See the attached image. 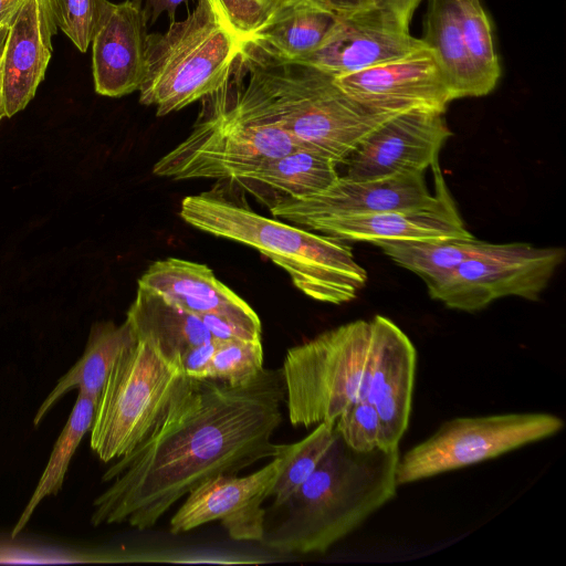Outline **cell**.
<instances>
[{
	"instance_id": "34",
	"label": "cell",
	"mask_w": 566,
	"mask_h": 566,
	"mask_svg": "<svg viewBox=\"0 0 566 566\" xmlns=\"http://www.w3.org/2000/svg\"><path fill=\"white\" fill-rule=\"evenodd\" d=\"M199 317L216 340L261 339V322H249L221 314H205Z\"/></svg>"
},
{
	"instance_id": "15",
	"label": "cell",
	"mask_w": 566,
	"mask_h": 566,
	"mask_svg": "<svg viewBox=\"0 0 566 566\" xmlns=\"http://www.w3.org/2000/svg\"><path fill=\"white\" fill-rule=\"evenodd\" d=\"M349 96L371 108L401 113L422 108L444 113L455 94L426 48L399 60L333 77Z\"/></svg>"
},
{
	"instance_id": "9",
	"label": "cell",
	"mask_w": 566,
	"mask_h": 566,
	"mask_svg": "<svg viewBox=\"0 0 566 566\" xmlns=\"http://www.w3.org/2000/svg\"><path fill=\"white\" fill-rule=\"evenodd\" d=\"M564 420L547 412H510L458 417L443 422L429 438L399 455L398 485L480 463L553 437Z\"/></svg>"
},
{
	"instance_id": "26",
	"label": "cell",
	"mask_w": 566,
	"mask_h": 566,
	"mask_svg": "<svg viewBox=\"0 0 566 566\" xmlns=\"http://www.w3.org/2000/svg\"><path fill=\"white\" fill-rule=\"evenodd\" d=\"M96 405L92 397L78 391L74 407L54 443L35 490L11 531L12 539L27 526L40 502L48 496L56 495L62 489L71 459L83 437L92 428Z\"/></svg>"
},
{
	"instance_id": "20",
	"label": "cell",
	"mask_w": 566,
	"mask_h": 566,
	"mask_svg": "<svg viewBox=\"0 0 566 566\" xmlns=\"http://www.w3.org/2000/svg\"><path fill=\"white\" fill-rule=\"evenodd\" d=\"M327 0H277L265 22L242 44V54L294 62L317 49L338 19Z\"/></svg>"
},
{
	"instance_id": "28",
	"label": "cell",
	"mask_w": 566,
	"mask_h": 566,
	"mask_svg": "<svg viewBox=\"0 0 566 566\" xmlns=\"http://www.w3.org/2000/svg\"><path fill=\"white\" fill-rule=\"evenodd\" d=\"M335 436V423L321 422L297 442L275 444L274 457H279L282 463L270 493L273 497L272 509L281 506L314 472Z\"/></svg>"
},
{
	"instance_id": "33",
	"label": "cell",
	"mask_w": 566,
	"mask_h": 566,
	"mask_svg": "<svg viewBox=\"0 0 566 566\" xmlns=\"http://www.w3.org/2000/svg\"><path fill=\"white\" fill-rule=\"evenodd\" d=\"M226 21L243 42L268 19L277 0H216Z\"/></svg>"
},
{
	"instance_id": "21",
	"label": "cell",
	"mask_w": 566,
	"mask_h": 566,
	"mask_svg": "<svg viewBox=\"0 0 566 566\" xmlns=\"http://www.w3.org/2000/svg\"><path fill=\"white\" fill-rule=\"evenodd\" d=\"M138 286L154 291L197 316L221 314L261 322L254 310L220 282L205 264L167 258L155 261L138 280Z\"/></svg>"
},
{
	"instance_id": "23",
	"label": "cell",
	"mask_w": 566,
	"mask_h": 566,
	"mask_svg": "<svg viewBox=\"0 0 566 566\" xmlns=\"http://www.w3.org/2000/svg\"><path fill=\"white\" fill-rule=\"evenodd\" d=\"M126 321L137 340L154 344L172 361L180 363L187 348L213 339L199 316L143 286L137 289Z\"/></svg>"
},
{
	"instance_id": "27",
	"label": "cell",
	"mask_w": 566,
	"mask_h": 566,
	"mask_svg": "<svg viewBox=\"0 0 566 566\" xmlns=\"http://www.w3.org/2000/svg\"><path fill=\"white\" fill-rule=\"evenodd\" d=\"M488 242L473 239L382 241L375 245L399 266L417 274L427 284L434 282L463 261L481 252Z\"/></svg>"
},
{
	"instance_id": "25",
	"label": "cell",
	"mask_w": 566,
	"mask_h": 566,
	"mask_svg": "<svg viewBox=\"0 0 566 566\" xmlns=\"http://www.w3.org/2000/svg\"><path fill=\"white\" fill-rule=\"evenodd\" d=\"M421 40L434 55L457 99L492 92L469 55L453 0H428Z\"/></svg>"
},
{
	"instance_id": "16",
	"label": "cell",
	"mask_w": 566,
	"mask_h": 566,
	"mask_svg": "<svg viewBox=\"0 0 566 566\" xmlns=\"http://www.w3.org/2000/svg\"><path fill=\"white\" fill-rule=\"evenodd\" d=\"M434 174L433 199L422 206L373 214L322 220L306 229L342 241H426L473 239L444 181L439 164Z\"/></svg>"
},
{
	"instance_id": "32",
	"label": "cell",
	"mask_w": 566,
	"mask_h": 566,
	"mask_svg": "<svg viewBox=\"0 0 566 566\" xmlns=\"http://www.w3.org/2000/svg\"><path fill=\"white\" fill-rule=\"evenodd\" d=\"M335 429L345 444L357 452H370L380 446L379 417L367 400L348 407L336 420Z\"/></svg>"
},
{
	"instance_id": "39",
	"label": "cell",
	"mask_w": 566,
	"mask_h": 566,
	"mask_svg": "<svg viewBox=\"0 0 566 566\" xmlns=\"http://www.w3.org/2000/svg\"><path fill=\"white\" fill-rule=\"evenodd\" d=\"M25 0H0V27L9 23Z\"/></svg>"
},
{
	"instance_id": "19",
	"label": "cell",
	"mask_w": 566,
	"mask_h": 566,
	"mask_svg": "<svg viewBox=\"0 0 566 566\" xmlns=\"http://www.w3.org/2000/svg\"><path fill=\"white\" fill-rule=\"evenodd\" d=\"M57 32L48 0H25L8 23L2 61L6 117L34 97L52 56Z\"/></svg>"
},
{
	"instance_id": "42",
	"label": "cell",
	"mask_w": 566,
	"mask_h": 566,
	"mask_svg": "<svg viewBox=\"0 0 566 566\" xmlns=\"http://www.w3.org/2000/svg\"><path fill=\"white\" fill-rule=\"evenodd\" d=\"M328 1V0H327Z\"/></svg>"
},
{
	"instance_id": "5",
	"label": "cell",
	"mask_w": 566,
	"mask_h": 566,
	"mask_svg": "<svg viewBox=\"0 0 566 566\" xmlns=\"http://www.w3.org/2000/svg\"><path fill=\"white\" fill-rule=\"evenodd\" d=\"M242 42L216 0H200L185 20L148 34L139 102L157 116L180 111L222 90Z\"/></svg>"
},
{
	"instance_id": "40",
	"label": "cell",
	"mask_w": 566,
	"mask_h": 566,
	"mask_svg": "<svg viewBox=\"0 0 566 566\" xmlns=\"http://www.w3.org/2000/svg\"><path fill=\"white\" fill-rule=\"evenodd\" d=\"M7 30H8V24L0 31V120L2 117H6L3 92H2V61H3V54H4Z\"/></svg>"
},
{
	"instance_id": "17",
	"label": "cell",
	"mask_w": 566,
	"mask_h": 566,
	"mask_svg": "<svg viewBox=\"0 0 566 566\" xmlns=\"http://www.w3.org/2000/svg\"><path fill=\"white\" fill-rule=\"evenodd\" d=\"M371 321V370L366 400L380 421V446L399 449L412 407L417 352L407 334L390 318L375 315Z\"/></svg>"
},
{
	"instance_id": "22",
	"label": "cell",
	"mask_w": 566,
	"mask_h": 566,
	"mask_svg": "<svg viewBox=\"0 0 566 566\" xmlns=\"http://www.w3.org/2000/svg\"><path fill=\"white\" fill-rule=\"evenodd\" d=\"M336 167L337 164L326 156L296 148L231 181L271 209L326 189L339 177Z\"/></svg>"
},
{
	"instance_id": "24",
	"label": "cell",
	"mask_w": 566,
	"mask_h": 566,
	"mask_svg": "<svg viewBox=\"0 0 566 566\" xmlns=\"http://www.w3.org/2000/svg\"><path fill=\"white\" fill-rule=\"evenodd\" d=\"M136 340L126 319L120 325L111 321L93 324L83 355L43 400L34 416V426L38 427L51 408L73 389L86 394L97 402L115 360Z\"/></svg>"
},
{
	"instance_id": "4",
	"label": "cell",
	"mask_w": 566,
	"mask_h": 566,
	"mask_svg": "<svg viewBox=\"0 0 566 566\" xmlns=\"http://www.w3.org/2000/svg\"><path fill=\"white\" fill-rule=\"evenodd\" d=\"M179 214L208 234L256 249L315 301L336 305L350 302L367 282L366 270L342 240L261 216L220 196H187Z\"/></svg>"
},
{
	"instance_id": "1",
	"label": "cell",
	"mask_w": 566,
	"mask_h": 566,
	"mask_svg": "<svg viewBox=\"0 0 566 566\" xmlns=\"http://www.w3.org/2000/svg\"><path fill=\"white\" fill-rule=\"evenodd\" d=\"M284 399L281 369L241 386L187 377L149 434L103 474L113 482L93 502L91 524L147 530L207 480L274 458Z\"/></svg>"
},
{
	"instance_id": "38",
	"label": "cell",
	"mask_w": 566,
	"mask_h": 566,
	"mask_svg": "<svg viewBox=\"0 0 566 566\" xmlns=\"http://www.w3.org/2000/svg\"><path fill=\"white\" fill-rule=\"evenodd\" d=\"M377 0H328L338 12H350L376 4Z\"/></svg>"
},
{
	"instance_id": "13",
	"label": "cell",
	"mask_w": 566,
	"mask_h": 566,
	"mask_svg": "<svg viewBox=\"0 0 566 566\" xmlns=\"http://www.w3.org/2000/svg\"><path fill=\"white\" fill-rule=\"evenodd\" d=\"M281 463L274 457L248 475L219 474L201 483L171 517L170 533H185L219 520L231 539L260 542L266 517L262 504L270 497Z\"/></svg>"
},
{
	"instance_id": "36",
	"label": "cell",
	"mask_w": 566,
	"mask_h": 566,
	"mask_svg": "<svg viewBox=\"0 0 566 566\" xmlns=\"http://www.w3.org/2000/svg\"><path fill=\"white\" fill-rule=\"evenodd\" d=\"M422 0H377L379 4L391 11L405 25L409 27L412 15Z\"/></svg>"
},
{
	"instance_id": "8",
	"label": "cell",
	"mask_w": 566,
	"mask_h": 566,
	"mask_svg": "<svg viewBox=\"0 0 566 566\" xmlns=\"http://www.w3.org/2000/svg\"><path fill=\"white\" fill-rule=\"evenodd\" d=\"M300 148L279 125L220 101L191 133L153 167L172 180L233 179Z\"/></svg>"
},
{
	"instance_id": "6",
	"label": "cell",
	"mask_w": 566,
	"mask_h": 566,
	"mask_svg": "<svg viewBox=\"0 0 566 566\" xmlns=\"http://www.w3.org/2000/svg\"><path fill=\"white\" fill-rule=\"evenodd\" d=\"M281 370L293 426L335 423L348 407L366 400L371 321L356 319L289 348Z\"/></svg>"
},
{
	"instance_id": "11",
	"label": "cell",
	"mask_w": 566,
	"mask_h": 566,
	"mask_svg": "<svg viewBox=\"0 0 566 566\" xmlns=\"http://www.w3.org/2000/svg\"><path fill=\"white\" fill-rule=\"evenodd\" d=\"M428 48L391 11L374 4L339 12L321 45L290 63L318 70L332 77L356 73L399 60Z\"/></svg>"
},
{
	"instance_id": "29",
	"label": "cell",
	"mask_w": 566,
	"mask_h": 566,
	"mask_svg": "<svg viewBox=\"0 0 566 566\" xmlns=\"http://www.w3.org/2000/svg\"><path fill=\"white\" fill-rule=\"evenodd\" d=\"M469 55L493 91L501 77L491 20L480 0H453Z\"/></svg>"
},
{
	"instance_id": "3",
	"label": "cell",
	"mask_w": 566,
	"mask_h": 566,
	"mask_svg": "<svg viewBox=\"0 0 566 566\" xmlns=\"http://www.w3.org/2000/svg\"><path fill=\"white\" fill-rule=\"evenodd\" d=\"M249 82L233 102L282 127L300 148L344 164L360 142L398 113L381 112L346 94L313 67L241 53Z\"/></svg>"
},
{
	"instance_id": "10",
	"label": "cell",
	"mask_w": 566,
	"mask_h": 566,
	"mask_svg": "<svg viewBox=\"0 0 566 566\" xmlns=\"http://www.w3.org/2000/svg\"><path fill=\"white\" fill-rule=\"evenodd\" d=\"M565 258L562 247L488 242L481 252L427 289L431 298L447 307L470 313L509 296L537 301Z\"/></svg>"
},
{
	"instance_id": "2",
	"label": "cell",
	"mask_w": 566,
	"mask_h": 566,
	"mask_svg": "<svg viewBox=\"0 0 566 566\" xmlns=\"http://www.w3.org/2000/svg\"><path fill=\"white\" fill-rule=\"evenodd\" d=\"M336 430V429H335ZM399 449L357 452L335 439L314 472L264 525L260 541L282 554H324L391 501Z\"/></svg>"
},
{
	"instance_id": "18",
	"label": "cell",
	"mask_w": 566,
	"mask_h": 566,
	"mask_svg": "<svg viewBox=\"0 0 566 566\" xmlns=\"http://www.w3.org/2000/svg\"><path fill=\"white\" fill-rule=\"evenodd\" d=\"M147 19L140 0H99L91 42L96 93L120 97L139 90L145 70Z\"/></svg>"
},
{
	"instance_id": "30",
	"label": "cell",
	"mask_w": 566,
	"mask_h": 566,
	"mask_svg": "<svg viewBox=\"0 0 566 566\" xmlns=\"http://www.w3.org/2000/svg\"><path fill=\"white\" fill-rule=\"evenodd\" d=\"M263 369L262 340H217L210 379L230 386L252 381Z\"/></svg>"
},
{
	"instance_id": "7",
	"label": "cell",
	"mask_w": 566,
	"mask_h": 566,
	"mask_svg": "<svg viewBox=\"0 0 566 566\" xmlns=\"http://www.w3.org/2000/svg\"><path fill=\"white\" fill-rule=\"evenodd\" d=\"M180 363L147 340H136L115 360L98 398L91 448L103 462L134 450L151 431L185 382Z\"/></svg>"
},
{
	"instance_id": "35",
	"label": "cell",
	"mask_w": 566,
	"mask_h": 566,
	"mask_svg": "<svg viewBox=\"0 0 566 566\" xmlns=\"http://www.w3.org/2000/svg\"><path fill=\"white\" fill-rule=\"evenodd\" d=\"M216 348V339L187 348L180 357L185 375L193 379H210L211 359Z\"/></svg>"
},
{
	"instance_id": "31",
	"label": "cell",
	"mask_w": 566,
	"mask_h": 566,
	"mask_svg": "<svg viewBox=\"0 0 566 566\" xmlns=\"http://www.w3.org/2000/svg\"><path fill=\"white\" fill-rule=\"evenodd\" d=\"M57 29L81 51L92 42L99 0H48Z\"/></svg>"
},
{
	"instance_id": "14",
	"label": "cell",
	"mask_w": 566,
	"mask_h": 566,
	"mask_svg": "<svg viewBox=\"0 0 566 566\" xmlns=\"http://www.w3.org/2000/svg\"><path fill=\"white\" fill-rule=\"evenodd\" d=\"M432 199L433 193L428 189L424 172L370 180L339 176L326 189L281 202L270 211L275 218L306 229L316 221L417 207Z\"/></svg>"
},
{
	"instance_id": "37",
	"label": "cell",
	"mask_w": 566,
	"mask_h": 566,
	"mask_svg": "<svg viewBox=\"0 0 566 566\" xmlns=\"http://www.w3.org/2000/svg\"><path fill=\"white\" fill-rule=\"evenodd\" d=\"M154 23L161 13L166 12L171 22L175 21V14L178 6L186 0H146Z\"/></svg>"
},
{
	"instance_id": "41",
	"label": "cell",
	"mask_w": 566,
	"mask_h": 566,
	"mask_svg": "<svg viewBox=\"0 0 566 566\" xmlns=\"http://www.w3.org/2000/svg\"><path fill=\"white\" fill-rule=\"evenodd\" d=\"M6 25H7V24H6ZM6 25L0 27V31H1Z\"/></svg>"
},
{
	"instance_id": "12",
	"label": "cell",
	"mask_w": 566,
	"mask_h": 566,
	"mask_svg": "<svg viewBox=\"0 0 566 566\" xmlns=\"http://www.w3.org/2000/svg\"><path fill=\"white\" fill-rule=\"evenodd\" d=\"M444 113L416 108L398 113L370 132L345 160L346 177L381 179L424 172L450 138Z\"/></svg>"
}]
</instances>
